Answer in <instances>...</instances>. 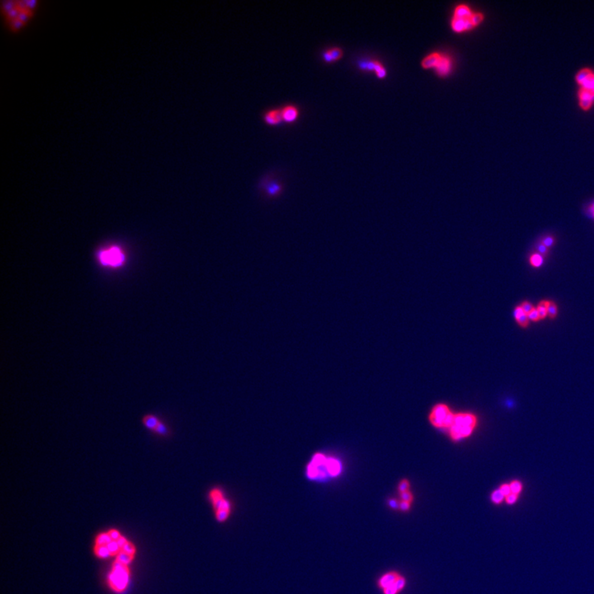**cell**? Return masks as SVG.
<instances>
[{"mask_svg": "<svg viewBox=\"0 0 594 594\" xmlns=\"http://www.w3.org/2000/svg\"><path fill=\"white\" fill-rule=\"evenodd\" d=\"M128 540L121 535L117 529H111L105 532L98 534L95 539L93 552L100 559L108 557H117Z\"/></svg>", "mask_w": 594, "mask_h": 594, "instance_id": "2", "label": "cell"}, {"mask_svg": "<svg viewBox=\"0 0 594 594\" xmlns=\"http://www.w3.org/2000/svg\"><path fill=\"white\" fill-rule=\"evenodd\" d=\"M389 505L391 506L392 508H397V503H396L395 501H394V500H390V501H389Z\"/></svg>", "mask_w": 594, "mask_h": 594, "instance_id": "36", "label": "cell"}, {"mask_svg": "<svg viewBox=\"0 0 594 594\" xmlns=\"http://www.w3.org/2000/svg\"><path fill=\"white\" fill-rule=\"evenodd\" d=\"M207 498L217 522H226L231 517L234 508L233 501L226 489L221 485H214L208 490Z\"/></svg>", "mask_w": 594, "mask_h": 594, "instance_id": "4", "label": "cell"}, {"mask_svg": "<svg viewBox=\"0 0 594 594\" xmlns=\"http://www.w3.org/2000/svg\"><path fill=\"white\" fill-rule=\"evenodd\" d=\"M38 0H3L0 12L5 28L19 33L33 21L38 12Z\"/></svg>", "mask_w": 594, "mask_h": 594, "instance_id": "1", "label": "cell"}, {"mask_svg": "<svg viewBox=\"0 0 594 594\" xmlns=\"http://www.w3.org/2000/svg\"><path fill=\"white\" fill-rule=\"evenodd\" d=\"M536 250L541 254V256H545L549 253V249L543 245V244H541V243L538 244V245L536 246Z\"/></svg>", "mask_w": 594, "mask_h": 594, "instance_id": "27", "label": "cell"}, {"mask_svg": "<svg viewBox=\"0 0 594 594\" xmlns=\"http://www.w3.org/2000/svg\"><path fill=\"white\" fill-rule=\"evenodd\" d=\"M394 584L395 585V587H397L398 591H401V590L403 589L404 587H405V584H406V580H405V578H401V577H399V578L396 579L395 582H394Z\"/></svg>", "mask_w": 594, "mask_h": 594, "instance_id": "28", "label": "cell"}, {"mask_svg": "<svg viewBox=\"0 0 594 594\" xmlns=\"http://www.w3.org/2000/svg\"><path fill=\"white\" fill-rule=\"evenodd\" d=\"M399 577L400 576L396 573H386V574H384V576H382L380 578V580H379V585L384 589L385 587H389L390 585L393 584Z\"/></svg>", "mask_w": 594, "mask_h": 594, "instance_id": "16", "label": "cell"}, {"mask_svg": "<svg viewBox=\"0 0 594 594\" xmlns=\"http://www.w3.org/2000/svg\"><path fill=\"white\" fill-rule=\"evenodd\" d=\"M421 66L424 70H434L440 78H447L453 71L454 60L449 54L434 52L423 59Z\"/></svg>", "mask_w": 594, "mask_h": 594, "instance_id": "5", "label": "cell"}, {"mask_svg": "<svg viewBox=\"0 0 594 594\" xmlns=\"http://www.w3.org/2000/svg\"><path fill=\"white\" fill-rule=\"evenodd\" d=\"M410 507V503H408V502L402 501L400 503V508H401V510H408Z\"/></svg>", "mask_w": 594, "mask_h": 594, "instance_id": "35", "label": "cell"}, {"mask_svg": "<svg viewBox=\"0 0 594 594\" xmlns=\"http://www.w3.org/2000/svg\"><path fill=\"white\" fill-rule=\"evenodd\" d=\"M455 416H456V415H454L453 414H452V413L450 412L449 414L447 415L445 420H444V423H443V427H446V428L452 427V425H453V424H454Z\"/></svg>", "mask_w": 594, "mask_h": 594, "instance_id": "23", "label": "cell"}, {"mask_svg": "<svg viewBox=\"0 0 594 594\" xmlns=\"http://www.w3.org/2000/svg\"><path fill=\"white\" fill-rule=\"evenodd\" d=\"M484 19L482 13L474 12L468 5L460 4L454 8L450 26L453 33L462 34L480 26Z\"/></svg>", "mask_w": 594, "mask_h": 594, "instance_id": "3", "label": "cell"}, {"mask_svg": "<svg viewBox=\"0 0 594 594\" xmlns=\"http://www.w3.org/2000/svg\"><path fill=\"white\" fill-rule=\"evenodd\" d=\"M528 318L530 320H532V321H538L539 319H540V315H539L537 310L534 308V310L529 314Z\"/></svg>", "mask_w": 594, "mask_h": 594, "instance_id": "29", "label": "cell"}, {"mask_svg": "<svg viewBox=\"0 0 594 594\" xmlns=\"http://www.w3.org/2000/svg\"><path fill=\"white\" fill-rule=\"evenodd\" d=\"M358 67L361 70L372 71V72L375 73V75L379 79H384V78L386 77V69H385L384 65H382V63L380 62V61H375V60L362 61L361 62H359Z\"/></svg>", "mask_w": 594, "mask_h": 594, "instance_id": "8", "label": "cell"}, {"mask_svg": "<svg viewBox=\"0 0 594 594\" xmlns=\"http://www.w3.org/2000/svg\"><path fill=\"white\" fill-rule=\"evenodd\" d=\"M282 185L280 184L279 182H268L265 187V193L267 196L269 197H275L278 196L282 191Z\"/></svg>", "mask_w": 594, "mask_h": 594, "instance_id": "15", "label": "cell"}, {"mask_svg": "<svg viewBox=\"0 0 594 594\" xmlns=\"http://www.w3.org/2000/svg\"><path fill=\"white\" fill-rule=\"evenodd\" d=\"M521 307L522 308L523 312H524L525 314H527V315H529V314H530V313H531V311L534 310L533 305H531V304L530 303V302H528V301H524V302H522V305H521Z\"/></svg>", "mask_w": 594, "mask_h": 594, "instance_id": "25", "label": "cell"}, {"mask_svg": "<svg viewBox=\"0 0 594 594\" xmlns=\"http://www.w3.org/2000/svg\"><path fill=\"white\" fill-rule=\"evenodd\" d=\"M264 121L266 124L270 126H277L283 121L282 118V109H273L268 111L264 114Z\"/></svg>", "mask_w": 594, "mask_h": 594, "instance_id": "14", "label": "cell"}, {"mask_svg": "<svg viewBox=\"0 0 594 594\" xmlns=\"http://www.w3.org/2000/svg\"><path fill=\"white\" fill-rule=\"evenodd\" d=\"M530 263L533 267H540L543 264V257L538 254H532L530 258Z\"/></svg>", "mask_w": 594, "mask_h": 594, "instance_id": "20", "label": "cell"}, {"mask_svg": "<svg viewBox=\"0 0 594 594\" xmlns=\"http://www.w3.org/2000/svg\"><path fill=\"white\" fill-rule=\"evenodd\" d=\"M500 490H501L503 495L506 497L508 496L509 494H512V492H511L510 485H503V486L500 488Z\"/></svg>", "mask_w": 594, "mask_h": 594, "instance_id": "33", "label": "cell"}, {"mask_svg": "<svg viewBox=\"0 0 594 594\" xmlns=\"http://www.w3.org/2000/svg\"><path fill=\"white\" fill-rule=\"evenodd\" d=\"M401 498L403 499V501L408 502V503L412 502L413 500L412 494L409 491L401 493Z\"/></svg>", "mask_w": 594, "mask_h": 594, "instance_id": "31", "label": "cell"}, {"mask_svg": "<svg viewBox=\"0 0 594 594\" xmlns=\"http://www.w3.org/2000/svg\"><path fill=\"white\" fill-rule=\"evenodd\" d=\"M510 489L512 494H518L522 490V485L518 481H513L510 485Z\"/></svg>", "mask_w": 594, "mask_h": 594, "instance_id": "24", "label": "cell"}, {"mask_svg": "<svg viewBox=\"0 0 594 594\" xmlns=\"http://www.w3.org/2000/svg\"><path fill=\"white\" fill-rule=\"evenodd\" d=\"M409 486H410V485H409L408 481H407V480H403V481H402V482L400 484L399 489H400V491H401V493H404V492L408 491Z\"/></svg>", "mask_w": 594, "mask_h": 594, "instance_id": "32", "label": "cell"}, {"mask_svg": "<svg viewBox=\"0 0 594 594\" xmlns=\"http://www.w3.org/2000/svg\"><path fill=\"white\" fill-rule=\"evenodd\" d=\"M554 241H555V240H554V238L551 237V236H547V237H545V239H543L542 241H541V244H543V245H545V246H546L548 249H549V248L551 247V246L554 245Z\"/></svg>", "mask_w": 594, "mask_h": 594, "instance_id": "26", "label": "cell"}, {"mask_svg": "<svg viewBox=\"0 0 594 594\" xmlns=\"http://www.w3.org/2000/svg\"><path fill=\"white\" fill-rule=\"evenodd\" d=\"M514 317L515 319L517 320V323H518L519 325H521V326L526 327L528 325L529 318L528 315H527V314H525L524 312H522V314H520V315Z\"/></svg>", "mask_w": 594, "mask_h": 594, "instance_id": "19", "label": "cell"}, {"mask_svg": "<svg viewBox=\"0 0 594 594\" xmlns=\"http://www.w3.org/2000/svg\"><path fill=\"white\" fill-rule=\"evenodd\" d=\"M504 497L505 496L503 495L501 490H500V489H498V490H495V491H494V493L492 494V501L495 503H499L500 502L503 501V499Z\"/></svg>", "mask_w": 594, "mask_h": 594, "instance_id": "22", "label": "cell"}, {"mask_svg": "<svg viewBox=\"0 0 594 594\" xmlns=\"http://www.w3.org/2000/svg\"><path fill=\"white\" fill-rule=\"evenodd\" d=\"M398 592V589H397V587H395V585L394 583L389 586V587H385L384 589V594H396Z\"/></svg>", "mask_w": 594, "mask_h": 594, "instance_id": "30", "label": "cell"}, {"mask_svg": "<svg viewBox=\"0 0 594 594\" xmlns=\"http://www.w3.org/2000/svg\"><path fill=\"white\" fill-rule=\"evenodd\" d=\"M282 114L283 121L287 123H292L298 118L300 112L298 107L296 106L287 105L282 108Z\"/></svg>", "mask_w": 594, "mask_h": 594, "instance_id": "13", "label": "cell"}, {"mask_svg": "<svg viewBox=\"0 0 594 594\" xmlns=\"http://www.w3.org/2000/svg\"><path fill=\"white\" fill-rule=\"evenodd\" d=\"M150 434L159 439H168L172 437V429L170 424L166 421L165 419L162 418L160 422L158 423L156 428Z\"/></svg>", "mask_w": 594, "mask_h": 594, "instance_id": "11", "label": "cell"}, {"mask_svg": "<svg viewBox=\"0 0 594 594\" xmlns=\"http://www.w3.org/2000/svg\"><path fill=\"white\" fill-rule=\"evenodd\" d=\"M329 50V52L331 54V57H332V61L333 62L340 60L343 56V52L342 48L340 47H332Z\"/></svg>", "mask_w": 594, "mask_h": 594, "instance_id": "17", "label": "cell"}, {"mask_svg": "<svg viewBox=\"0 0 594 594\" xmlns=\"http://www.w3.org/2000/svg\"><path fill=\"white\" fill-rule=\"evenodd\" d=\"M547 305L548 301H543L536 308L540 315V319H545V317L547 316Z\"/></svg>", "mask_w": 594, "mask_h": 594, "instance_id": "18", "label": "cell"}, {"mask_svg": "<svg viewBox=\"0 0 594 594\" xmlns=\"http://www.w3.org/2000/svg\"><path fill=\"white\" fill-rule=\"evenodd\" d=\"M578 84H580L582 90L592 93L594 95V74L588 70H583L577 76Z\"/></svg>", "mask_w": 594, "mask_h": 594, "instance_id": "9", "label": "cell"}, {"mask_svg": "<svg viewBox=\"0 0 594 594\" xmlns=\"http://www.w3.org/2000/svg\"><path fill=\"white\" fill-rule=\"evenodd\" d=\"M517 494H511L508 496L506 497V501L509 504H513L515 502L517 501Z\"/></svg>", "mask_w": 594, "mask_h": 594, "instance_id": "34", "label": "cell"}, {"mask_svg": "<svg viewBox=\"0 0 594 594\" xmlns=\"http://www.w3.org/2000/svg\"><path fill=\"white\" fill-rule=\"evenodd\" d=\"M449 413V410L447 406H443V405H438L436 406L434 411L432 413L430 420L436 427L442 428L443 427L444 420Z\"/></svg>", "mask_w": 594, "mask_h": 594, "instance_id": "10", "label": "cell"}, {"mask_svg": "<svg viewBox=\"0 0 594 594\" xmlns=\"http://www.w3.org/2000/svg\"><path fill=\"white\" fill-rule=\"evenodd\" d=\"M557 312H558V309H557L556 305H555V304H554V302H551V301H548V305H547V315H548V316L550 317V318H551V319H554V318H555V316H556Z\"/></svg>", "mask_w": 594, "mask_h": 594, "instance_id": "21", "label": "cell"}, {"mask_svg": "<svg viewBox=\"0 0 594 594\" xmlns=\"http://www.w3.org/2000/svg\"><path fill=\"white\" fill-rule=\"evenodd\" d=\"M162 418L163 417H161L160 415H158V414L149 413V414L143 415V417L141 418V424L144 427V429H146L149 434H151L152 432L154 431V429L156 428L158 423L160 422Z\"/></svg>", "mask_w": 594, "mask_h": 594, "instance_id": "12", "label": "cell"}, {"mask_svg": "<svg viewBox=\"0 0 594 594\" xmlns=\"http://www.w3.org/2000/svg\"><path fill=\"white\" fill-rule=\"evenodd\" d=\"M130 564L116 559L112 564L107 582L110 588L117 593H122L126 591L131 578Z\"/></svg>", "mask_w": 594, "mask_h": 594, "instance_id": "6", "label": "cell"}, {"mask_svg": "<svg viewBox=\"0 0 594 594\" xmlns=\"http://www.w3.org/2000/svg\"><path fill=\"white\" fill-rule=\"evenodd\" d=\"M100 261L105 265L119 266L124 261V256L117 248L103 251L100 254Z\"/></svg>", "mask_w": 594, "mask_h": 594, "instance_id": "7", "label": "cell"}]
</instances>
